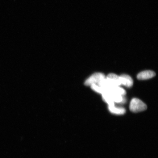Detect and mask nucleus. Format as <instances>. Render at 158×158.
<instances>
[{"instance_id":"8","label":"nucleus","mask_w":158,"mask_h":158,"mask_svg":"<svg viewBox=\"0 0 158 158\" xmlns=\"http://www.w3.org/2000/svg\"><path fill=\"white\" fill-rule=\"evenodd\" d=\"M108 91L120 95L122 96H125L126 94V90L120 87V86L112 87Z\"/></svg>"},{"instance_id":"2","label":"nucleus","mask_w":158,"mask_h":158,"mask_svg":"<svg viewBox=\"0 0 158 158\" xmlns=\"http://www.w3.org/2000/svg\"><path fill=\"white\" fill-rule=\"evenodd\" d=\"M106 77L105 75L100 73H96L92 74L85 82L86 86H90L93 84H97L99 82Z\"/></svg>"},{"instance_id":"5","label":"nucleus","mask_w":158,"mask_h":158,"mask_svg":"<svg viewBox=\"0 0 158 158\" xmlns=\"http://www.w3.org/2000/svg\"><path fill=\"white\" fill-rule=\"evenodd\" d=\"M155 72L151 70H145L139 73L137 76L138 80H143L151 79L156 76Z\"/></svg>"},{"instance_id":"4","label":"nucleus","mask_w":158,"mask_h":158,"mask_svg":"<svg viewBox=\"0 0 158 158\" xmlns=\"http://www.w3.org/2000/svg\"><path fill=\"white\" fill-rule=\"evenodd\" d=\"M106 78L108 80V82H109L112 87L113 86H120L121 85L119 76H118L117 75L110 73L106 77Z\"/></svg>"},{"instance_id":"9","label":"nucleus","mask_w":158,"mask_h":158,"mask_svg":"<svg viewBox=\"0 0 158 158\" xmlns=\"http://www.w3.org/2000/svg\"><path fill=\"white\" fill-rule=\"evenodd\" d=\"M91 88L92 89L96 92L98 93L101 94H103L106 92H108V91L103 88L101 87L98 85L95 84H93L90 86Z\"/></svg>"},{"instance_id":"10","label":"nucleus","mask_w":158,"mask_h":158,"mask_svg":"<svg viewBox=\"0 0 158 158\" xmlns=\"http://www.w3.org/2000/svg\"><path fill=\"white\" fill-rule=\"evenodd\" d=\"M109 92H110V95H111L112 100L113 101L114 103L116 102V103L121 104V102L123 99V96L114 93Z\"/></svg>"},{"instance_id":"6","label":"nucleus","mask_w":158,"mask_h":158,"mask_svg":"<svg viewBox=\"0 0 158 158\" xmlns=\"http://www.w3.org/2000/svg\"><path fill=\"white\" fill-rule=\"evenodd\" d=\"M108 108L110 113L118 115L123 114L126 112L125 108L121 107H116L115 106H108Z\"/></svg>"},{"instance_id":"3","label":"nucleus","mask_w":158,"mask_h":158,"mask_svg":"<svg viewBox=\"0 0 158 158\" xmlns=\"http://www.w3.org/2000/svg\"><path fill=\"white\" fill-rule=\"evenodd\" d=\"M121 85L130 88L133 85V81L131 77L127 74H122L119 76Z\"/></svg>"},{"instance_id":"1","label":"nucleus","mask_w":158,"mask_h":158,"mask_svg":"<svg viewBox=\"0 0 158 158\" xmlns=\"http://www.w3.org/2000/svg\"><path fill=\"white\" fill-rule=\"evenodd\" d=\"M129 107L130 111L134 113H138L147 110V106L139 99L134 98L130 102Z\"/></svg>"},{"instance_id":"7","label":"nucleus","mask_w":158,"mask_h":158,"mask_svg":"<svg viewBox=\"0 0 158 158\" xmlns=\"http://www.w3.org/2000/svg\"><path fill=\"white\" fill-rule=\"evenodd\" d=\"M102 100L108 104V106H114V103L112 100L110 92L109 91L102 94Z\"/></svg>"}]
</instances>
